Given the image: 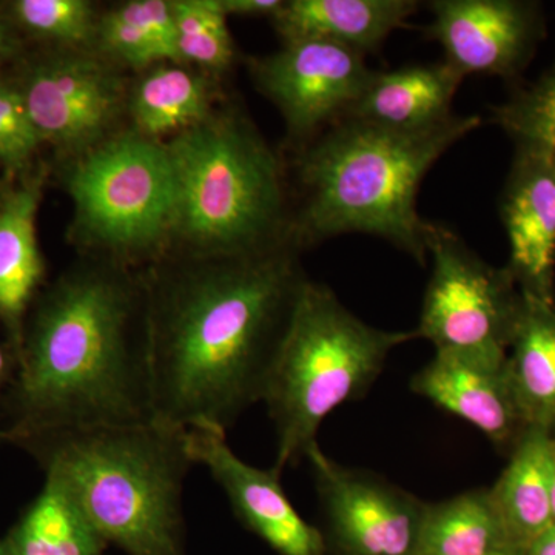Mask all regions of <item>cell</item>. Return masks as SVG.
Wrapping results in <instances>:
<instances>
[{"label":"cell","mask_w":555,"mask_h":555,"mask_svg":"<svg viewBox=\"0 0 555 555\" xmlns=\"http://www.w3.org/2000/svg\"><path fill=\"white\" fill-rule=\"evenodd\" d=\"M295 250L189 258L142 280L152 420L228 434L261 403L308 280Z\"/></svg>","instance_id":"obj_1"},{"label":"cell","mask_w":555,"mask_h":555,"mask_svg":"<svg viewBox=\"0 0 555 555\" xmlns=\"http://www.w3.org/2000/svg\"><path fill=\"white\" fill-rule=\"evenodd\" d=\"M25 430L152 420L142 280L118 262H87L40 306L21 353Z\"/></svg>","instance_id":"obj_2"},{"label":"cell","mask_w":555,"mask_h":555,"mask_svg":"<svg viewBox=\"0 0 555 555\" xmlns=\"http://www.w3.org/2000/svg\"><path fill=\"white\" fill-rule=\"evenodd\" d=\"M480 124L478 116L452 115L429 129L401 131L339 120L299 159L302 204L292 219V244L366 233L425 264L429 221L416 210L420 185L434 164Z\"/></svg>","instance_id":"obj_3"},{"label":"cell","mask_w":555,"mask_h":555,"mask_svg":"<svg viewBox=\"0 0 555 555\" xmlns=\"http://www.w3.org/2000/svg\"><path fill=\"white\" fill-rule=\"evenodd\" d=\"M47 474L64 481L105 542L129 555H185L188 430L138 425L38 434Z\"/></svg>","instance_id":"obj_4"},{"label":"cell","mask_w":555,"mask_h":555,"mask_svg":"<svg viewBox=\"0 0 555 555\" xmlns=\"http://www.w3.org/2000/svg\"><path fill=\"white\" fill-rule=\"evenodd\" d=\"M167 149L177 178L171 235L184 241L190 258L294 246L280 160L250 120L233 109L211 113Z\"/></svg>","instance_id":"obj_5"},{"label":"cell","mask_w":555,"mask_h":555,"mask_svg":"<svg viewBox=\"0 0 555 555\" xmlns=\"http://www.w3.org/2000/svg\"><path fill=\"white\" fill-rule=\"evenodd\" d=\"M412 339L414 331H383L364 323L332 288L308 278L261 400L275 426L273 467L283 474L308 459L324 420L366 396L390 352Z\"/></svg>","instance_id":"obj_6"},{"label":"cell","mask_w":555,"mask_h":555,"mask_svg":"<svg viewBox=\"0 0 555 555\" xmlns=\"http://www.w3.org/2000/svg\"><path fill=\"white\" fill-rule=\"evenodd\" d=\"M67 188L80 232L109 254H144L173 232L177 178L169 149L138 131L76 156Z\"/></svg>","instance_id":"obj_7"},{"label":"cell","mask_w":555,"mask_h":555,"mask_svg":"<svg viewBox=\"0 0 555 555\" xmlns=\"http://www.w3.org/2000/svg\"><path fill=\"white\" fill-rule=\"evenodd\" d=\"M426 250L433 272L416 338L429 341L436 353L505 366L524 302L509 270L492 268L436 222L427 224Z\"/></svg>","instance_id":"obj_8"},{"label":"cell","mask_w":555,"mask_h":555,"mask_svg":"<svg viewBox=\"0 0 555 555\" xmlns=\"http://www.w3.org/2000/svg\"><path fill=\"white\" fill-rule=\"evenodd\" d=\"M327 542L339 555H415L426 502L385 477L335 462L320 444L308 454Z\"/></svg>","instance_id":"obj_9"},{"label":"cell","mask_w":555,"mask_h":555,"mask_svg":"<svg viewBox=\"0 0 555 555\" xmlns=\"http://www.w3.org/2000/svg\"><path fill=\"white\" fill-rule=\"evenodd\" d=\"M255 82L286 122L295 141L318 138L346 118L374 69L366 56L320 39L286 40L251 65Z\"/></svg>","instance_id":"obj_10"},{"label":"cell","mask_w":555,"mask_h":555,"mask_svg":"<svg viewBox=\"0 0 555 555\" xmlns=\"http://www.w3.org/2000/svg\"><path fill=\"white\" fill-rule=\"evenodd\" d=\"M21 90L42 142L75 158L109 138L129 102L118 73L83 51L42 62Z\"/></svg>","instance_id":"obj_11"},{"label":"cell","mask_w":555,"mask_h":555,"mask_svg":"<svg viewBox=\"0 0 555 555\" xmlns=\"http://www.w3.org/2000/svg\"><path fill=\"white\" fill-rule=\"evenodd\" d=\"M193 465L206 467L228 496L233 513L248 531L280 555H324L323 532L308 524L281 485L275 467L259 469L233 452L228 434L206 427L188 429Z\"/></svg>","instance_id":"obj_12"},{"label":"cell","mask_w":555,"mask_h":555,"mask_svg":"<svg viewBox=\"0 0 555 555\" xmlns=\"http://www.w3.org/2000/svg\"><path fill=\"white\" fill-rule=\"evenodd\" d=\"M427 36L447 54V64L467 75L509 76L534 43L531 7L511 0H436Z\"/></svg>","instance_id":"obj_13"},{"label":"cell","mask_w":555,"mask_h":555,"mask_svg":"<svg viewBox=\"0 0 555 555\" xmlns=\"http://www.w3.org/2000/svg\"><path fill=\"white\" fill-rule=\"evenodd\" d=\"M412 392L469 423L496 448L516 447L526 423L505 366L436 353L411 379Z\"/></svg>","instance_id":"obj_14"},{"label":"cell","mask_w":555,"mask_h":555,"mask_svg":"<svg viewBox=\"0 0 555 555\" xmlns=\"http://www.w3.org/2000/svg\"><path fill=\"white\" fill-rule=\"evenodd\" d=\"M511 275L521 294L554 301L555 177L546 158L520 152L503 199Z\"/></svg>","instance_id":"obj_15"},{"label":"cell","mask_w":555,"mask_h":555,"mask_svg":"<svg viewBox=\"0 0 555 555\" xmlns=\"http://www.w3.org/2000/svg\"><path fill=\"white\" fill-rule=\"evenodd\" d=\"M463 79L444 61L374 72L346 118L390 130L429 129L451 118V104Z\"/></svg>","instance_id":"obj_16"},{"label":"cell","mask_w":555,"mask_h":555,"mask_svg":"<svg viewBox=\"0 0 555 555\" xmlns=\"http://www.w3.org/2000/svg\"><path fill=\"white\" fill-rule=\"evenodd\" d=\"M416 10L415 0H291L273 24L284 42L327 40L366 56L404 27Z\"/></svg>","instance_id":"obj_17"},{"label":"cell","mask_w":555,"mask_h":555,"mask_svg":"<svg viewBox=\"0 0 555 555\" xmlns=\"http://www.w3.org/2000/svg\"><path fill=\"white\" fill-rule=\"evenodd\" d=\"M551 434L546 427L528 426L509 452V463L489 489L511 547L520 554L547 526L551 507Z\"/></svg>","instance_id":"obj_18"},{"label":"cell","mask_w":555,"mask_h":555,"mask_svg":"<svg viewBox=\"0 0 555 555\" xmlns=\"http://www.w3.org/2000/svg\"><path fill=\"white\" fill-rule=\"evenodd\" d=\"M40 198L39 177L3 193L0 201V320L16 337L43 275L36 235Z\"/></svg>","instance_id":"obj_19"},{"label":"cell","mask_w":555,"mask_h":555,"mask_svg":"<svg viewBox=\"0 0 555 555\" xmlns=\"http://www.w3.org/2000/svg\"><path fill=\"white\" fill-rule=\"evenodd\" d=\"M524 297L506 372L526 426L555 427V302Z\"/></svg>","instance_id":"obj_20"},{"label":"cell","mask_w":555,"mask_h":555,"mask_svg":"<svg viewBox=\"0 0 555 555\" xmlns=\"http://www.w3.org/2000/svg\"><path fill=\"white\" fill-rule=\"evenodd\" d=\"M211 101L214 93L203 75L170 62L142 76L127 104L134 131L160 141L206 120L214 113Z\"/></svg>","instance_id":"obj_21"},{"label":"cell","mask_w":555,"mask_h":555,"mask_svg":"<svg viewBox=\"0 0 555 555\" xmlns=\"http://www.w3.org/2000/svg\"><path fill=\"white\" fill-rule=\"evenodd\" d=\"M7 542L16 555H102V539L64 481L47 474L46 486Z\"/></svg>","instance_id":"obj_22"},{"label":"cell","mask_w":555,"mask_h":555,"mask_svg":"<svg viewBox=\"0 0 555 555\" xmlns=\"http://www.w3.org/2000/svg\"><path fill=\"white\" fill-rule=\"evenodd\" d=\"M509 551L514 550L489 489L427 503L415 555H500Z\"/></svg>","instance_id":"obj_23"},{"label":"cell","mask_w":555,"mask_h":555,"mask_svg":"<svg viewBox=\"0 0 555 555\" xmlns=\"http://www.w3.org/2000/svg\"><path fill=\"white\" fill-rule=\"evenodd\" d=\"M179 61L210 72H225L235 60V46L221 0H173Z\"/></svg>","instance_id":"obj_24"},{"label":"cell","mask_w":555,"mask_h":555,"mask_svg":"<svg viewBox=\"0 0 555 555\" xmlns=\"http://www.w3.org/2000/svg\"><path fill=\"white\" fill-rule=\"evenodd\" d=\"M492 120L516 138L520 152L555 155V72L516 100L492 108Z\"/></svg>","instance_id":"obj_25"},{"label":"cell","mask_w":555,"mask_h":555,"mask_svg":"<svg viewBox=\"0 0 555 555\" xmlns=\"http://www.w3.org/2000/svg\"><path fill=\"white\" fill-rule=\"evenodd\" d=\"M14 16L25 28L68 46H89L96 39L100 20L86 0H17Z\"/></svg>","instance_id":"obj_26"},{"label":"cell","mask_w":555,"mask_h":555,"mask_svg":"<svg viewBox=\"0 0 555 555\" xmlns=\"http://www.w3.org/2000/svg\"><path fill=\"white\" fill-rule=\"evenodd\" d=\"M40 138L24 93L0 80V164L10 170H22L30 164Z\"/></svg>","instance_id":"obj_27"},{"label":"cell","mask_w":555,"mask_h":555,"mask_svg":"<svg viewBox=\"0 0 555 555\" xmlns=\"http://www.w3.org/2000/svg\"><path fill=\"white\" fill-rule=\"evenodd\" d=\"M96 40L108 56L130 67L147 68L150 65L166 64L158 46L147 33L124 17L118 9L101 17Z\"/></svg>","instance_id":"obj_28"},{"label":"cell","mask_w":555,"mask_h":555,"mask_svg":"<svg viewBox=\"0 0 555 555\" xmlns=\"http://www.w3.org/2000/svg\"><path fill=\"white\" fill-rule=\"evenodd\" d=\"M118 11L147 33L166 62H181L178 56L173 10L169 0H131L119 5Z\"/></svg>","instance_id":"obj_29"},{"label":"cell","mask_w":555,"mask_h":555,"mask_svg":"<svg viewBox=\"0 0 555 555\" xmlns=\"http://www.w3.org/2000/svg\"><path fill=\"white\" fill-rule=\"evenodd\" d=\"M222 9L225 14H236V16H266L275 17L283 9L284 2L281 0H221Z\"/></svg>","instance_id":"obj_30"},{"label":"cell","mask_w":555,"mask_h":555,"mask_svg":"<svg viewBox=\"0 0 555 555\" xmlns=\"http://www.w3.org/2000/svg\"><path fill=\"white\" fill-rule=\"evenodd\" d=\"M520 555H555V524L532 539Z\"/></svg>","instance_id":"obj_31"},{"label":"cell","mask_w":555,"mask_h":555,"mask_svg":"<svg viewBox=\"0 0 555 555\" xmlns=\"http://www.w3.org/2000/svg\"><path fill=\"white\" fill-rule=\"evenodd\" d=\"M13 51V39H11L9 28L0 22V64L10 56Z\"/></svg>","instance_id":"obj_32"},{"label":"cell","mask_w":555,"mask_h":555,"mask_svg":"<svg viewBox=\"0 0 555 555\" xmlns=\"http://www.w3.org/2000/svg\"><path fill=\"white\" fill-rule=\"evenodd\" d=\"M551 507H553V521L555 524V427L551 434Z\"/></svg>","instance_id":"obj_33"},{"label":"cell","mask_w":555,"mask_h":555,"mask_svg":"<svg viewBox=\"0 0 555 555\" xmlns=\"http://www.w3.org/2000/svg\"><path fill=\"white\" fill-rule=\"evenodd\" d=\"M7 371V357L5 352H3L2 346H0V383H2L3 377H5Z\"/></svg>","instance_id":"obj_34"},{"label":"cell","mask_w":555,"mask_h":555,"mask_svg":"<svg viewBox=\"0 0 555 555\" xmlns=\"http://www.w3.org/2000/svg\"><path fill=\"white\" fill-rule=\"evenodd\" d=\"M0 555H16L7 539L0 540Z\"/></svg>","instance_id":"obj_35"},{"label":"cell","mask_w":555,"mask_h":555,"mask_svg":"<svg viewBox=\"0 0 555 555\" xmlns=\"http://www.w3.org/2000/svg\"><path fill=\"white\" fill-rule=\"evenodd\" d=\"M547 163H550L551 170H553L554 177H555V155L550 156V158H546Z\"/></svg>","instance_id":"obj_36"},{"label":"cell","mask_w":555,"mask_h":555,"mask_svg":"<svg viewBox=\"0 0 555 555\" xmlns=\"http://www.w3.org/2000/svg\"><path fill=\"white\" fill-rule=\"evenodd\" d=\"M500 555H520V554L514 553V551H509V553L500 554Z\"/></svg>","instance_id":"obj_37"},{"label":"cell","mask_w":555,"mask_h":555,"mask_svg":"<svg viewBox=\"0 0 555 555\" xmlns=\"http://www.w3.org/2000/svg\"><path fill=\"white\" fill-rule=\"evenodd\" d=\"M3 193H0V201H2Z\"/></svg>","instance_id":"obj_38"}]
</instances>
